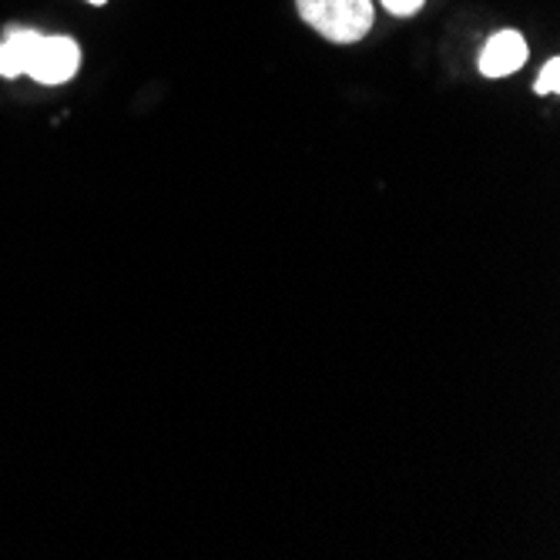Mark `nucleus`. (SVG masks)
Masks as SVG:
<instances>
[{
	"label": "nucleus",
	"mask_w": 560,
	"mask_h": 560,
	"mask_svg": "<svg viewBox=\"0 0 560 560\" xmlns=\"http://www.w3.org/2000/svg\"><path fill=\"white\" fill-rule=\"evenodd\" d=\"M78 68H81V47H78L74 37H68V34H50V37H44L40 34L27 74L37 84L58 88V84H68L78 74Z\"/></svg>",
	"instance_id": "nucleus-2"
},
{
	"label": "nucleus",
	"mask_w": 560,
	"mask_h": 560,
	"mask_svg": "<svg viewBox=\"0 0 560 560\" xmlns=\"http://www.w3.org/2000/svg\"><path fill=\"white\" fill-rule=\"evenodd\" d=\"M299 18L329 44H360L373 24V0H295Z\"/></svg>",
	"instance_id": "nucleus-1"
},
{
	"label": "nucleus",
	"mask_w": 560,
	"mask_h": 560,
	"mask_svg": "<svg viewBox=\"0 0 560 560\" xmlns=\"http://www.w3.org/2000/svg\"><path fill=\"white\" fill-rule=\"evenodd\" d=\"M37 40H40V31H31V27H14V31H8L4 40H0V74H4V78H21V74H27Z\"/></svg>",
	"instance_id": "nucleus-4"
},
{
	"label": "nucleus",
	"mask_w": 560,
	"mask_h": 560,
	"mask_svg": "<svg viewBox=\"0 0 560 560\" xmlns=\"http://www.w3.org/2000/svg\"><path fill=\"white\" fill-rule=\"evenodd\" d=\"M527 65V40L521 31H497L480 50V74L506 78Z\"/></svg>",
	"instance_id": "nucleus-3"
},
{
	"label": "nucleus",
	"mask_w": 560,
	"mask_h": 560,
	"mask_svg": "<svg viewBox=\"0 0 560 560\" xmlns=\"http://www.w3.org/2000/svg\"><path fill=\"white\" fill-rule=\"evenodd\" d=\"M88 4H94V8H101V4H108V0H88Z\"/></svg>",
	"instance_id": "nucleus-7"
},
{
	"label": "nucleus",
	"mask_w": 560,
	"mask_h": 560,
	"mask_svg": "<svg viewBox=\"0 0 560 560\" xmlns=\"http://www.w3.org/2000/svg\"><path fill=\"white\" fill-rule=\"evenodd\" d=\"M534 91H537V94H557V91H560V58H550V61L540 68V74H537V81H534Z\"/></svg>",
	"instance_id": "nucleus-5"
},
{
	"label": "nucleus",
	"mask_w": 560,
	"mask_h": 560,
	"mask_svg": "<svg viewBox=\"0 0 560 560\" xmlns=\"http://www.w3.org/2000/svg\"><path fill=\"white\" fill-rule=\"evenodd\" d=\"M380 4L393 14V18H413L427 0H380Z\"/></svg>",
	"instance_id": "nucleus-6"
}]
</instances>
